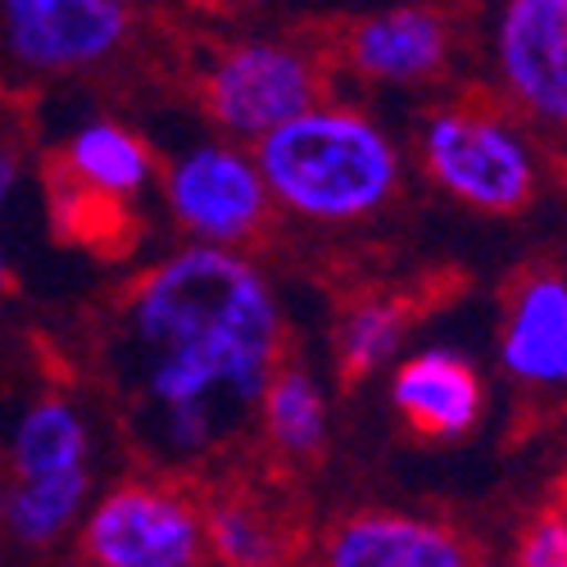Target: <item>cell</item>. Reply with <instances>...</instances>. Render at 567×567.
Listing matches in <instances>:
<instances>
[{
	"instance_id": "6da1fadb",
	"label": "cell",
	"mask_w": 567,
	"mask_h": 567,
	"mask_svg": "<svg viewBox=\"0 0 567 567\" xmlns=\"http://www.w3.org/2000/svg\"><path fill=\"white\" fill-rule=\"evenodd\" d=\"M123 368L173 458L223 445L281 363V305L255 259L227 246L164 255L123 305Z\"/></svg>"
},
{
	"instance_id": "3957f363",
	"label": "cell",
	"mask_w": 567,
	"mask_h": 567,
	"mask_svg": "<svg viewBox=\"0 0 567 567\" xmlns=\"http://www.w3.org/2000/svg\"><path fill=\"white\" fill-rule=\"evenodd\" d=\"M417 159L441 192L477 214H517L540 196V146L513 110L486 101L436 105L417 127Z\"/></svg>"
},
{
	"instance_id": "7a4b0ae2",
	"label": "cell",
	"mask_w": 567,
	"mask_h": 567,
	"mask_svg": "<svg viewBox=\"0 0 567 567\" xmlns=\"http://www.w3.org/2000/svg\"><path fill=\"white\" fill-rule=\"evenodd\" d=\"M272 209L318 227H350L382 214L404 182L400 141L359 105L318 101L255 141Z\"/></svg>"
},
{
	"instance_id": "9c48e42d",
	"label": "cell",
	"mask_w": 567,
	"mask_h": 567,
	"mask_svg": "<svg viewBox=\"0 0 567 567\" xmlns=\"http://www.w3.org/2000/svg\"><path fill=\"white\" fill-rule=\"evenodd\" d=\"M341 55L363 82L422 86L450 69L454 28L436 6H391L350 23Z\"/></svg>"
},
{
	"instance_id": "ffe728a7",
	"label": "cell",
	"mask_w": 567,
	"mask_h": 567,
	"mask_svg": "<svg viewBox=\"0 0 567 567\" xmlns=\"http://www.w3.org/2000/svg\"><path fill=\"white\" fill-rule=\"evenodd\" d=\"M14 186H19V155L0 141V218H6ZM6 287H10V255H6V241H0V296H6Z\"/></svg>"
},
{
	"instance_id": "e0dca14e",
	"label": "cell",
	"mask_w": 567,
	"mask_h": 567,
	"mask_svg": "<svg viewBox=\"0 0 567 567\" xmlns=\"http://www.w3.org/2000/svg\"><path fill=\"white\" fill-rule=\"evenodd\" d=\"M409 337V305L400 296H363L337 322V363L346 377L382 372L400 359Z\"/></svg>"
},
{
	"instance_id": "8992f818",
	"label": "cell",
	"mask_w": 567,
	"mask_h": 567,
	"mask_svg": "<svg viewBox=\"0 0 567 567\" xmlns=\"http://www.w3.org/2000/svg\"><path fill=\"white\" fill-rule=\"evenodd\" d=\"M82 549L96 567H200L205 508L159 482H123L86 499Z\"/></svg>"
},
{
	"instance_id": "ba28073f",
	"label": "cell",
	"mask_w": 567,
	"mask_h": 567,
	"mask_svg": "<svg viewBox=\"0 0 567 567\" xmlns=\"http://www.w3.org/2000/svg\"><path fill=\"white\" fill-rule=\"evenodd\" d=\"M504 105L536 127L567 123V0H504L491 32Z\"/></svg>"
},
{
	"instance_id": "5b68a950",
	"label": "cell",
	"mask_w": 567,
	"mask_h": 567,
	"mask_svg": "<svg viewBox=\"0 0 567 567\" xmlns=\"http://www.w3.org/2000/svg\"><path fill=\"white\" fill-rule=\"evenodd\" d=\"M322 101V69L296 41L246 37L231 41L205 73V110L227 141L255 146Z\"/></svg>"
},
{
	"instance_id": "277c9868",
	"label": "cell",
	"mask_w": 567,
	"mask_h": 567,
	"mask_svg": "<svg viewBox=\"0 0 567 567\" xmlns=\"http://www.w3.org/2000/svg\"><path fill=\"white\" fill-rule=\"evenodd\" d=\"M159 196L173 227L196 246H227L241 250L264 231L272 200L259 177L255 151L241 141H196L159 177Z\"/></svg>"
},
{
	"instance_id": "5bb4252c",
	"label": "cell",
	"mask_w": 567,
	"mask_h": 567,
	"mask_svg": "<svg viewBox=\"0 0 567 567\" xmlns=\"http://www.w3.org/2000/svg\"><path fill=\"white\" fill-rule=\"evenodd\" d=\"M259 427L287 458H313L332 436V404H327L322 382L300 363H277L255 400Z\"/></svg>"
},
{
	"instance_id": "d6986e66",
	"label": "cell",
	"mask_w": 567,
	"mask_h": 567,
	"mask_svg": "<svg viewBox=\"0 0 567 567\" xmlns=\"http://www.w3.org/2000/svg\"><path fill=\"white\" fill-rule=\"evenodd\" d=\"M513 567H567V513L558 504L540 508L517 536Z\"/></svg>"
},
{
	"instance_id": "30bf717a",
	"label": "cell",
	"mask_w": 567,
	"mask_h": 567,
	"mask_svg": "<svg viewBox=\"0 0 567 567\" xmlns=\"http://www.w3.org/2000/svg\"><path fill=\"white\" fill-rule=\"evenodd\" d=\"M322 567H482V554L441 517L368 508L327 532Z\"/></svg>"
},
{
	"instance_id": "8fae6325",
	"label": "cell",
	"mask_w": 567,
	"mask_h": 567,
	"mask_svg": "<svg viewBox=\"0 0 567 567\" xmlns=\"http://www.w3.org/2000/svg\"><path fill=\"white\" fill-rule=\"evenodd\" d=\"M391 404L417 436L458 441L482 422L486 386L472 359L458 350L432 346L395 363L391 372Z\"/></svg>"
},
{
	"instance_id": "52a82bcc",
	"label": "cell",
	"mask_w": 567,
	"mask_h": 567,
	"mask_svg": "<svg viewBox=\"0 0 567 567\" xmlns=\"http://www.w3.org/2000/svg\"><path fill=\"white\" fill-rule=\"evenodd\" d=\"M127 0H0L6 60L37 78L105 64L127 41Z\"/></svg>"
},
{
	"instance_id": "4fadbf2b",
	"label": "cell",
	"mask_w": 567,
	"mask_h": 567,
	"mask_svg": "<svg viewBox=\"0 0 567 567\" xmlns=\"http://www.w3.org/2000/svg\"><path fill=\"white\" fill-rule=\"evenodd\" d=\"M64 177L69 192L114 209L132 205L151 192L155 182V151L146 146V136L132 132L118 118H91L64 141Z\"/></svg>"
},
{
	"instance_id": "9a60e30c",
	"label": "cell",
	"mask_w": 567,
	"mask_h": 567,
	"mask_svg": "<svg viewBox=\"0 0 567 567\" xmlns=\"http://www.w3.org/2000/svg\"><path fill=\"white\" fill-rule=\"evenodd\" d=\"M86 454H91V432L73 400L51 395L23 409L10 441V458L19 477H51V472L86 467Z\"/></svg>"
},
{
	"instance_id": "2e32d148",
	"label": "cell",
	"mask_w": 567,
	"mask_h": 567,
	"mask_svg": "<svg viewBox=\"0 0 567 567\" xmlns=\"http://www.w3.org/2000/svg\"><path fill=\"white\" fill-rule=\"evenodd\" d=\"M91 499V482L86 467L73 472H51V477H19L6 491V504H0V517L14 540L23 545H51L64 532H73L86 513Z\"/></svg>"
},
{
	"instance_id": "ac0fdd59",
	"label": "cell",
	"mask_w": 567,
	"mask_h": 567,
	"mask_svg": "<svg viewBox=\"0 0 567 567\" xmlns=\"http://www.w3.org/2000/svg\"><path fill=\"white\" fill-rule=\"evenodd\" d=\"M205 545L223 567H277L287 558V540L272 517L236 499L205 508Z\"/></svg>"
},
{
	"instance_id": "7c38bea8",
	"label": "cell",
	"mask_w": 567,
	"mask_h": 567,
	"mask_svg": "<svg viewBox=\"0 0 567 567\" xmlns=\"http://www.w3.org/2000/svg\"><path fill=\"white\" fill-rule=\"evenodd\" d=\"M499 363L513 382L558 391L567 382V281L554 268L527 272L513 287L499 327Z\"/></svg>"
}]
</instances>
